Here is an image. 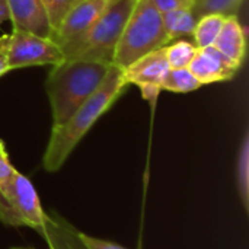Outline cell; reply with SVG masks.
<instances>
[{
    "label": "cell",
    "mask_w": 249,
    "mask_h": 249,
    "mask_svg": "<svg viewBox=\"0 0 249 249\" xmlns=\"http://www.w3.org/2000/svg\"><path fill=\"white\" fill-rule=\"evenodd\" d=\"M127 86L123 70L112 64L104 83L69 117V120L51 127L50 140L42 158V166L47 172H57L66 163L74 147L89 133L93 124L118 101Z\"/></svg>",
    "instance_id": "6da1fadb"
},
{
    "label": "cell",
    "mask_w": 249,
    "mask_h": 249,
    "mask_svg": "<svg viewBox=\"0 0 249 249\" xmlns=\"http://www.w3.org/2000/svg\"><path fill=\"white\" fill-rule=\"evenodd\" d=\"M45 80L53 125L63 124L104 83L112 63L83 58H64L51 66Z\"/></svg>",
    "instance_id": "7a4b0ae2"
},
{
    "label": "cell",
    "mask_w": 249,
    "mask_h": 249,
    "mask_svg": "<svg viewBox=\"0 0 249 249\" xmlns=\"http://www.w3.org/2000/svg\"><path fill=\"white\" fill-rule=\"evenodd\" d=\"M169 42L162 13L153 1L137 0L115 48L112 64L124 70L136 60L166 47Z\"/></svg>",
    "instance_id": "3957f363"
},
{
    "label": "cell",
    "mask_w": 249,
    "mask_h": 249,
    "mask_svg": "<svg viewBox=\"0 0 249 249\" xmlns=\"http://www.w3.org/2000/svg\"><path fill=\"white\" fill-rule=\"evenodd\" d=\"M137 0H109L83 39L66 58L112 63L115 48Z\"/></svg>",
    "instance_id": "277c9868"
},
{
    "label": "cell",
    "mask_w": 249,
    "mask_h": 249,
    "mask_svg": "<svg viewBox=\"0 0 249 249\" xmlns=\"http://www.w3.org/2000/svg\"><path fill=\"white\" fill-rule=\"evenodd\" d=\"M0 222L35 231L45 226L47 213L41 207L39 197L32 182L18 171L0 181Z\"/></svg>",
    "instance_id": "5b68a950"
},
{
    "label": "cell",
    "mask_w": 249,
    "mask_h": 249,
    "mask_svg": "<svg viewBox=\"0 0 249 249\" xmlns=\"http://www.w3.org/2000/svg\"><path fill=\"white\" fill-rule=\"evenodd\" d=\"M9 70L31 66H55L66 57L61 47L51 38L38 36L29 32L13 29L0 36Z\"/></svg>",
    "instance_id": "8992f818"
},
{
    "label": "cell",
    "mask_w": 249,
    "mask_h": 249,
    "mask_svg": "<svg viewBox=\"0 0 249 249\" xmlns=\"http://www.w3.org/2000/svg\"><path fill=\"white\" fill-rule=\"evenodd\" d=\"M108 1L109 0H80L69 10L53 38L61 47L64 57L83 39Z\"/></svg>",
    "instance_id": "52a82bcc"
},
{
    "label": "cell",
    "mask_w": 249,
    "mask_h": 249,
    "mask_svg": "<svg viewBox=\"0 0 249 249\" xmlns=\"http://www.w3.org/2000/svg\"><path fill=\"white\" fill-rule=\"evenodd\" d=\"M188 69L201 85H210L233 79L241 67L212 45L198 48Z\"/></svg>",
    "instance_id": "ba28073f"
},
{
    "label": "cell",
    "mask_w": 249,
    "mask_h": 249,
    "mask_svg": "<svg viewBox=\"0 0 249 249\" xmlns=\"http://www.w3.org/2000/svg\"><path fill=\"white\" fill-rule=\"evenodd\" d=\"M13 29L51 38L53 29L41 0H6Z\"/></svg>",
    "instance_id": "9c48e42d"
},
{
    "label": "cell",
    "mask_w": 249,
    "mask_h": 249,
    "mask_svg": "<svg viewBox=\"0 0 249 249\" xmlns=\"http://www.w3.org/2000/svg\"><path fill=\"white\" fill-rule=\"evenodd\" d=\"M169 70L171 67L168 64L163 47L131 63L123 70V76L127 85H136L139 88L156 86L162 89V83Z\"/></svg>",
    "instance_id": "30bf717a"
},
{
    "label": "cell",
    "mask_w": 249,
    "mask_h": 249,
    "mask_svg": "<svg viewBox=\"0 0 249 249\" xmlns=\"http://www.w3.org/2000/svg\"><path fill=\"white\" fill-rule=\"evenodd\" d=\"M213 47L238 67L242 66L247 54V35L238 16H226Z\"/></svg>",
    "instance_id": "8fae6325"
},
{
    "label": "cell",
    "mask_w": 249,
    "mask_h": 249,
    "mask_svg": "<svg viewBox=\"0 0 249 249\" xmlns=\"http://www.w3.org/2000/svg\"><path fill=\"white\" fill-rule=\"evenodd\" d=\"M51 249H86L77 236V231L60 216L47 214L45 226L38 231Z\"/></svg>",
    "instance_id": "7c38bea8"
},
{
    "label": "cell",
    "mask_w": 249,
    "mask_h": 249,
    "mask_svg": "<svg viewBox=\"0 0 249 249\" xmlns=\"http://www.w3.org/2000/svg\"><path fill=\"white\" fill-rule=\"evenodd\" d=\"M163 25L168 34L169 41L178 39L181 36H193L197 18L193 13V9H177L166 13H162Z\"/></svg>",
    "instance_id": "4fadbf2b"
},
{
    "label": "cell",
    "mask_w": 249,
    "mask_h": 249,
    "mask_svg": "<svg viewBox=\"0 0 249 249\" xmlns=\"http://www.w3.org/2000/svg\"><path fill=\"white\" fill-rule=\"evenodd\" d=\"M226 16L223 15H204L201 16L194 28L193 36H194V44L197 48H204V47H212L220 34V29L223 26Z\"/></svg>",
    "instance_id": "5bb4252c"
},
{
    "label": "cell",
    "mask_w": 249,
    "mask_h": 249,
    "mask_svg": "<svg viewBox=\"0 0 249 249\" xmlns=\"http://www.w3.org/2000/svg\"><path fill=\"white\" fill-rule=\"evenodd\" d=\"M203 85L196 79V76L185 69H171L162 83V90L174 92V93H190L201 88Z\"/></svg>",
    "instance_id": "9a60e30c"
},
{
    "label": "cell",
    "mask_w": 249,
    "mask_h": 249,
    "mask_svg": "<svg viewBox=\"0 0 249 249\" xmlns=\"http://www.w3.org/2000/svg\"><path fill=\"white\" fill-rule=\"evenodd\" d=\"M242 3L244 0H196L193 13L197 19L213 13L223 16H238Z\"/></svg>",
    "instance_id": "2e32d148"
},
{
    "label": "cell",
    "mask_w": 249,
    "mask_h": 249,
    "mask_svg": "<svg viewBox=\"0 0 249 249\" xmlns=\"http://www.w3.org/2000/svg\"><path fill=\"white\" fill-rule=\"evenodd\" d=\"M197 45L190 41H177V42H169L165 47V54L166 60L171 69H185L190 66L191 60L194 58L197 53Z\"/></svg>",
    "instance_id": "e0dca14e"
},
{
    "label": "cell",
    "mask_w": 249,
    "mask_h": 249,
    "mask_svg": "<svg viewBox=\"0 0 249 249\" xmlns=\"http://www.w3.org/2000/svg\"><path fill=\"white\" fill-rule=\"evenodd\" d=\"M80 0H41L47 15H48V20H50L51 29H53V38H54L57 29L60 28L64 16Z\"/></svg>",
    "instance_id": "ac0fdd59"
},
{
    "label": "cell",
    "mask_w": 249,
    "mask_h": 249,
    "mask_svg": "<svg viewBox=\"0 0 249 249\" xmlns=\"http://www.w3.org/2000/svg\"><path fill=\"white\" fill-rule=\"evenodd\" d=\"M249 142H248V134L244 139L241 152H239V158H238V188L241 193V198L244 201L245 209L248 210V203H249V193H248V184H249Z\"/></svg>",
    "instance_id": "d6986e66"
},
{
    "label": "cell",
    "mask_w": 249,
    "mask_h": 249,
    "mask_svg": "<svg viewBox=\"0 0 249 249\" xmlns=\"http://www.w3.org/2000/svg\"><path fill=\"white\" fill-rule=\"evenodd\" d=\"M160 13H166L177 9H193L196 0H152Z\"/></svg>",
    "instance_id": "ffe728a7"
},
{
    "label": "cell",
    "mask_w": 249,
    "mask_h": 249,
    "mask_svg": "<svg viewBox=\"0 0 249 249\" xmlns=\"http://www.w3.org/2000/svg\"><path fill=\"white\" fill-rule=\"evenodd\" d=\"M77 236L86 249H127L121 245H117V244H112V242H108L104 239H98V238H93V236H89V235H85L80 232H77Z\"/></svg>",
    "instance_id": "44dd1931"
},
{
    "label": "cell",
    "mask_w": 249,
    "mask_h": 249,
    "mask_svg": "<svg viewBox=\"0 0 249 249\" xmlns=\"http://www.w3.org/2000/svg\"><path fill=\"white\" fill-rule=\"evenodd\" d=\"M16 169L12 166L10 160H9V155L6 150V144L3 140H0V181L9 178Z\"/></svg>",
    "instance_id": "7402d4cb"
},
{
    "label": "cell",
    "mask_w": 249,
    "mask_h": 249,
    "mask_svg": "<svg viewBox=\"0 0 249 249\" xmlns=\"http://www.w3.org/2000/svg\"><path fill=\"white\" fill-rule=\"evenodd\" d=\"M140 90H142V96H143V99H146V101H149V102H155L156 99H158V96H159V93H160V88H156V86H142V88H139Z\"/></svg>",
    "instance_id": "603a6c76"
},
{
    "label": "cell",
    "mask_w": 249,
    "mask_h": 249,
    "mask_svg": "<svg viewBox=\"0 0 249 249\" xmlns=\"http://www.w3.org/2000/svg\"><path fill=\"white\" fill-rule=\"evenodd\" d=\"M9 66H7V58H6V53L3 48V44L0 42V77L4 76L6 73H9Z\"/></svg>",
    "instance_id": "cb8c5ba5"
},
{
    "label": "cell",
    "mask_w": 249,
    "mask_h": 249,
    "mask_svg": "<svg viewBox=\"0 0 249 249\" xmlns=\"http://www.w3.org/2000/svg\"><path fill=\"white\" fill-rule=\"evenodd\" d=\"M7 19H9V10H7L6 0H0V25Z\"/></svg>",
    "instance_id": "d4e9b609"
},
{
    "label": "cell",
    "mask_w": 249,
    "mask_h": 249,
    "mask_svg": "<svg viewBox=\"0 0 249 249\" xmlns=\"http://www.w3.org/2000/svg\"><path fill=\"white\" fill-rule=\"evenodd\" d=\"M13 249H18V248H13Z\"/></svg>",
    "instance_id": "484cf974"
},
{
    "label": "cell",
    "mask_w": 249,
    "mask_h": 249,
    "mask_svg": "<svg viewBox=\"0 0 249 249\" xmlns=\"http://www.w3.org/2000/svg\"><path fill=\"white\" fill-rule=\"evenodd\" d=\"M18 249H20V248H18Z\"/></svg>",
    "instance_id": "4316f807"
}]
</instances>
